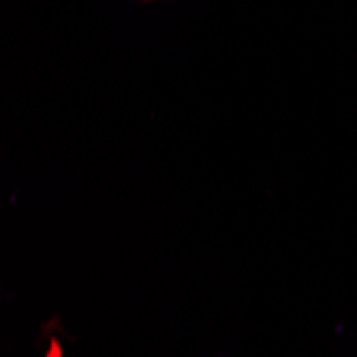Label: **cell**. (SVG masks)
<instances>
[{"label": "cell", "instance_id": "6da1fadb", "mask_svg": "<svg viewBox=\"0 0 357 357\" xmlns=\"http://www.w3.org/2000/svg\"><path fill=\"white\" fill-rule=\"evenodd\" d=\"M47 357H62V355H60V344H58L56 340H52V347H50Z\"/></svg>", "mask_w": 357, "mask_h": 357}]
</instances>
